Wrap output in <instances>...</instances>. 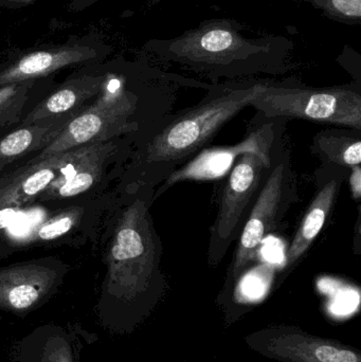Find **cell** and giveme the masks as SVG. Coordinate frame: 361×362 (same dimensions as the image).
I'll use <instances>...</instances> for the list:
<instances>
[{
  "mask_svg": "<svg viewBox=\"0 0 361 362\" xmlns=\"http://www.w3.org/2000/svg\"><path fill=\"white\" fill-rule=\"evenodd\" d=\"M154 193L148 185H127L114 221L97 314L114 333L135 331L167 295L162 242L150 213Z\"/></svg>",
  "mask_w": 361,
  "mask_h": 362,
  "instance_id": "cell-1",
  "label": "cell"
},
{
  "mask_svg": "<svg viewBox=\"0 0 361 362\" xmlns=\"http://www.w3.org/2000/svg\"><path fill=\"white\" fill-rule=\"evenodd\" d=\"M267 82L222 85L195 105L169 112L140 131L125 180L156 189L207 148L220 129L263 90Z\"/></svg>",
  "mask_w": 361,
  "mask_h": 362,
  "instance_id": "cell-2",
  "label": "cell"
},
{
  "mask_svg": "<svg viewBox=\"0 0 361 362\" xmlns=\"http://www.w3.org/2000/svg\"><path fill=\"white\" fill-rule=\"evenodd\" d=\"M299 200L292 151L285 133L273 146L268 173L237 238V248L218 297L220 306L225 308L232 300L239 281L258 259L265 238L279 233L288 211Z\"/></svg>",
  "mask_w": 361,
  "mask_h": 362,
  "instance_id": "cell-3",
  "label": "cell"
},
{
  "mask_svg": "<svg viewBox=\"0 0 361 362\" xmlns=\"http://www.w3.org/2000/svg\"><path fill=\"white\" fill-rule=\"evenodd\" d=\"M258 120L294 119L361 131L360 89L353 86L312 88L267 82L252 100Z\"/></svg>",
  "mask_w": 361,
  "mask_h": 362,
  "instance_id": "cell-4",
  "label": "cell"
},
{
  "mask_svg": "<svg viewBox=\"0 0 361 362\" xmlns=\"http://www.w3.org/2000/svg\"><path fill=\"white\" fill-rule=\"evenodd\" d=\"M271 159V152L245 153L227 174L215 219L209 230L207 259L211 267L222 263L231 245L239 238L268 173Z\"/></svg>",
  "mask_w": 361,
  "mask_h": 362,
  "instance_id": "cell-5",
  "label": "cell"
},
{
  "mask_svg": "<svg viewBox=\"0 0 361 362\" xmlns=\"http://www.w3.org/2000/svg\"><path fill=\"white\" fill-rule=\"evenodd\" d=\"M112 48L95 35L70 37L61 45L13 51L0 64V87L48 78L59 70L80 65H95Z\"/></svg>",
  "mask_w": 361,
  "mask_h": 362,
  "instance_id": "cell-6",
  "label": "cell"
},
{
  "mask_svg": "<svg viewBox=\"0 0 361 362\" xmlns=\"http://www.w3.org/2000/svg\"><path fill=\"white\" fill-rule=\"evenodd\" d=\"M288 121L269 119L250 121L247 135L239 144L230 146L205 148L186 165L174 171L155 189L154 202L175 185L187 181H212L224 177L230 172L235 161L247 152L269 154L277 140L286 133Z\"/></svg>",
  "mask_w": 361,
  "mask_h": 362,
  "instance_id": "cell-7",
  "label": "cell"
},
{
  "mask_svg": "<svg viewBox=\"0 0 361 362\" xmlns=\"http://www.w3.org/2000/svg\"><path fill=\"white\" fill-rule=\"evenodd\" d=\"M244 341L254 352L280 362H361L357 349L290 325L259 329Z\"/></svg>",
  "mask_w": 361,
  "mask_h": 362,
  "instance_id": "cell-8",
  "label": "cell"
},
{
  "mask_svg": "<svg viewBox=\"0 0 361 362\" xmlns=\"http://www.w3.org/2000/svg\"><path fill=\"white\" fill-rule=\"evenodd\" d=\"M65 270L44 262L0 268V321L2 314L23 319L57 293Z\"/></svg>",
  "mask_w": 361,
  "mask_h": 362,
  "instance_id": "cell-9",
  "label": "cell"
},
{
  "mask_svg": "<svg viewBox=\"0 0 361 362\" xmlns=\"http://www.w3.org/2000/svg\"><path fill=\"white\" fill-rule=\"evenodd\" d=\"M348 175L349 170L332 165H321L314 172L315 194L301 217L286 251L284 264L280 270L281 280L302 261L321 233Z\"/></svg>",
  "mask_w": 361,
  "mask_h": 362,
  "instance_id": "cell-10",
  "label": "cell"
},
{
  "mask_svg": "<svg viewBox=\"0 0 361 362\" xmlns=\"http://www.w3.org/2000/svg\"><path fill=\"white\" fill-rule=\"evenodd\" d=\"M114 148L116 144L114 141L100 142L74 148L61 176L40 198L66 199L88 191L101 180L106 161L108 157L112 156Z\"/></svg>",
  "mask_w": 361,
  "mask_h": 362,
  "instance_id": "cell-11",
  "label": "cell"
},
{
  "mask_svg": "<svg viewBox=\"0 0 361 362\" xmlns=\"http://www.w3.org/2000/svg\"><path fill=\"white\" fill-rule=\"evenodd\" d=\"M80 325H45L34 329L13 349L16 362H78L84 348Z\"/></svg>",
  "mask_w": 361,
  "mask_h": 362,
  "instance_id": "cell-12",
  "label": "cell"
},
{
  "mask_svg": "<svg viewBox=\"0 0 361 362\" xmlns=\"http://www.w3.org/2000/svg\"><path fill=\"white\" fill-rule=\"evenodd\" d=\"M104 81L105 74H82L68 78L48 95L42 98L30 110L21 124L81 112L86 106L87 102L99 95Z\"/></svg>",
  "mask_w": 361,
  "mask_h": 362,
  "instance_id": "cell-13",
  "label": "cell"
},
{
  "mask_svg": "<svg viewBox=\"0 0 361 362\" xmlns=\"http://www.w3.org/2000/svg\"><path fill=\"white\" fill-rule=\"evenodd\" d=\"M71 151L52 155L19 170L16 180L0 195V209L14 208L40 197L61 176Z\"/></svg>",
  "mask_w": 361,
  "mask_h": 362,
  "instance_id": "cell-14",
  "label": "cell"
},
{
  "mask_svg": "<svg viewBox=\"0 0 361 362\" xmlns=\"http://www.w3.org/2000/svg\"><path fill=\"white\" fill-rule=\"evenodd\" d=\"M78 112L21 124L4 136L0 139V171L21 157L44 150Z\"/></svg>",
  "mask_w": 361,
  "mask_h": 362,
  "instance_id": "cell-15",
  "label": "cell"
},
{
  "mask_svg": "<svg viewBox=\"0 0 361 362\" xmlns=\"http://www.w3.org/2000/svg\"><path fill=\"white\" fill-rule=\"evenodd\" d=\"M309 148L321 165H338L350 171L361 163V131L347 127L324 129L314 136Z\"/></svg>",
  "mask_w": 361,
  "mask_h": 362,
  "instance_id": "cell-16",
  "label": "cell"
},
{
  "mask_svg": "<svg viewBox=\"0 0 361 362\" xmlns=\"http://www.w3.org/2000/svg\"><path fill=\"white\" fill-rule=\"evenodd\" d=\"M52 78L27 81L0 87V129L20 121L23 110L40 91L51 86Z\"/></svg>",
  "mask_w": 361,
  "mask_h": 362,
  "instance_id": "cell-17",
  "label": "cell"
},
{
  "mask_svg": "<svg viewBox=\"0 0 361 362\" xmlns=\"http://www.w3.org/2000/svg\"><path fill=\"white\" fill-rule=\"evenodd\" d=\"M82 211L78 208L66 209L59 214L49 217L25 238L27 244L52 242L69 233L80 221Z\"/></svg>",
  "mask_w": 361,
  "mask_h": 362,
  "instance_id": "cell-18",
  "label": "cell"
},
{
  "mask_svg": "<svg viewBox=\"0 0 361 362\" xmlns=\"http://www.w3.org/2000/svg\"><path fill=\"white\" fill-rule=\"evenodd\" d=\"M333 6L345 16L360 17L361 0H332Z\"/></svg>",
  "mask_w": 361,
  "mask_h": 362,
  "instance_id": "cell-19",
  "label": "cell"
},
{
  "mask_svg": "<svg viewBox=\"0 0 361 362\" xmlns=\"http://www.w3.org/2000/svg\"><path fill=\"white\" fill-rule=\"evenodd\" d=\"M348 178H349L352 196L354 199L360 202L361 198V165H357V167L350 170Z\"/></svg>",
  "mask_w": 361,
  "mask_h": 362,
  "instance_id": "cell-20",
  "label": "cell"
},
{
  "mask_svg": "<svg viewBox=\"0 0 361 362\" xmlns=\"http://www.w3.org/2000/svg\"><path fill=\"white\" fill-rule=\"evenodd\" d=\"M36 0H0V6L6 8H21L32 6Z\"/></svg>",
  "mask_w": 361,
  "mask_h": 362,
  "instance_id": "cell-21",
  "label": "cell"
},
{
  "mask_svg": "<svg viewBox=\"0 0 361 362\" xmlns=\"http://www.w3.org/2000/svg\"><path fill=\"white\" fill-rule=\"evenodd\" d=\"M16 208L17 206L0 209V230L4 229L8 225V221L14 217L15 209Z\"/></svg>",
  "mask_w": 361,
  "mask_h": 362,
  "instance_id": "cell-22",
  "label": "cell"
},
{
  "mask_svg": "<svg viewBox=\"0 0 361 362\" xmlns=\"http://www.w3.org/2000/svg\"><path fill=\"white\" fill-rule=\"evenodd\" d=\"M19 171L15 172V173L11 174V175L6 176H0V195L4 193L6 187L10 185L11 182H13L15 180H16L17 176H18Z\"/></svg>",
  "mask_w": 361,
  "mask_h": 362,
  "instance_id": "cell-23",
  "label": "cell"
}]
</instances>
